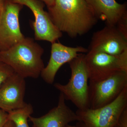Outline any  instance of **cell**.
<instances>
[{
  "label": "cell",
  "mask_w": 127,
  "mask_h": 127,
  "mask_svg": "<svg viewBox=\"0 0 127 127\" xmlns=\"http://www.w3.org/2000/svg\"><path fill=\"white\" fill-rule=\"evenodd\" d=\"M23 6L6 0L0 17V51L8 50L25 38L19 19Z\"/></svg>",
  "instance_id": "ba28073f"
},
{
  "label": "cell",
  "mask_w": 127,
  "mask_h": 127,
  "mask_svg": "<svg viewBox=\"0 0 127 127\" xmlns=\"http://www.w3.org/2000/svg\"><path fill=\"white\" fill-rule=\"evenodd\" d=\"M62 94L60 93L57 105L40 117L30 116L29 119L34 127H65L70 123L79 122L76 112L66 105Z\"/></svg>",
  "instance_id": "4fadbf2b"
},
{
  "label": "cell",
  "mask_w": 127,
  "mask_h": 127,
  "mask_svg": "<svg viewBox=\"0 0 127 127\" xmlns=\"http://www.w3.org/2000/svg\"><path fill=\"white\" fill-rule=\"evenodd\" d=\"M76 127H83L82 126L81 124V123H80V124H78V125H77L76 126Z\"/></svg>",
  "instance_id": "44dd1931"
},
{
  "label": "cell",
  "mask_w": 127,
  "mask_h": 127,
  "mask_svg": "<svg viewBox=\"0 0 127 127\" xmlns=\"http://www.w3.org/2000/svg\"><path fill=\"white\" fill-rule=\"evenodd\" d=\"M44 4L46 5L47 7H50L52 6L54 4L55 0H40Z\"/></svg>",
  "instance_id": "e0dca14e"
},
{
  "label": "cell",
  "mask_w": 127,
  "mask_h": 127,
  "mask_svg": "<svg viewBox=\"0 0 127 127\" xmlns=\"http://www.w3.org/2000/svg\"><path fill=\"white\" fill-rule=\"evenodd\" d=\"M88 85L89 108L101 107L116 100L127 87V71H119L101 80L89 81Z\"/></svg>",
  "instance_id": "5b68a950"
},
{
  "label": "cell",
  "mask_w": 127,
  "mask_h": 127,
  "mask_svg": "<svg viewBox=\"0 0 127 127\" xmlns=\"http://www.w3.org/2000/svg\"><path fill=\"white\" fill-rule=\"evenodd\" d=\"M79 53L68 63L71 71L68 83H56L55 88L61 92L65 100L70 101L79 110L89 108L88 71L85 60V54Z\"/></svg>",
  "instance_id": "3957f363"
},
{
  "label": "cell",
  "mask_w": 127,
  "mask_h": 127,
  "mask_svg": "<svg viewBox=\"0 0 127 127\" xmlns=\"http://www.w3.org/2000/svg\"><path fill=\"white\" fill-rule=\"evenodd\" d=\"M8 120V113L0 109V127H4Z\"/></svg>",
  "instance_id": "2e32d148"
},
{
  "label": "cell",
  "mask_w": 127,
  "mask_h": 127,
  "mask_svg": "<svg viewBox=\"0 0 127 127\" xmlns=\"http://www.w3.org/2000/svg\"><path fill=\"white\" fill-rule=\"evenodd\" d=\"M6 0H0V17L2 14Z\"/></svg>",
  "instance_id": "ac0fdd59"
},
{
  "label": "cell",
  "mask_w": 127,
  "mask_h": 127,
  "mask_svg": "<svg viewBox=\"0 0 127 127\" xmlns=\"http://www.w3.org/2000/svg\"><path fill=\"white\" fill-rule=\"evenodd\" d=\"M65 127H76V126H72V125H67Z\"/></svg>",
  "instance_id": "ffe728a7"
},
{
  "label": "cell",
  "mask_w": 127,
  "mask_h": 127,
  "mask_svg": "<svg viewBox=\"0 0 127 127\" xmlns=\"http://www.w3.org/2000/svg\"><path fill=\"white\" fill-rule=\"evenodd\" d=\"M88 51V49L83 47H71L56 42L52 43L50 60L41 73L42 79L48 84H53L57 73L63 65L68 63L79 53Z\"/></svg>",
  "instance_id": "8fae6325"
},
{
  "label": "cell",
  "mask_w": 127,
  "mask_h": 127,
  "mask_svg": "<svg viewBox=\"0 0 127 127\" xmlns=\"http://www.w3.org/2000/svg\"><path fill=\"white\" fill-rule=\"evenodd\" d=\"M14 72L10 66L0 61V87Z\"/></svg>",
  "instance_id": "9a60e30c"
},
{
  "label": "cell",
  "mask_w": 127,
  "mask_h": 127,
  "mask_svg": "<svg viewBox=\"0 0 127 127\" xmlns=\"http://www.w3.org/2000/svg\"><path fill=\"white\" fill-rule=\"evenodd\" d=\"M122 127V126H120V125H118V124H117V125H116V127Z\"/></svg>",
  "instance_id": "7402d4cb"
},
{
  "label": "cell",
  "mask_w": 127,
  "mask_h": 127,
  "mask_svg": "<svg viewBox=\"0 0 127 127\" xmlns=\"http://www.w3.org/2000/svg\"><path fill=\"white\" fill-rule=\"evenodd\" d=\"M47 8L58 29L72 38L87 34L98 20L87 0H55Z\"/></svg>",
  "instance_id": "6da1fadb"
},
{
  "label": "cell",
  "mask_w": 127,
  "mask_h": 127,
  "mask_svg": "<svg viewBox=\"0 0 127 127\" xmlns=\"http://www.w3.org/2000/svg\"></svg>",
  "instance_id": "603a6c76"
},
{
  "label": "cell",
  "mask_w": 127,
  "mask_h": 127,
  "mask_svg": "<svg viewBox=\"0 0 127 127\" xmlns=\"http://www.w3.org/2000/svg\"><path fill=\"white\" fill-rule=\"evenodd\" d=\"M11 2L27 6L35 17L32 21L34 39L46 41L52 43L62 36V32L53 23L48 12L44 10L45 4L40 0H8Z\"/></svg>",
  "instance_id": "52a82bcc"
},
{
  "label": "cell",
  "mask_w": 127,
  "mask_h": 127,
  "mask_svg": "<svg viewBox=\"0 0 127 127\" xmlns=\"http://www.w3.org/2000/svg\"><path fill=\"white\" fill-rule=\"evenodd\" d=\"M44 49L35 39L25 37L8 50L0 51V61L10 66L24 78H37L45 67L42 57Z\"/></svg>",
  "instance_id": "7a4b0ae2"
},
{
  "label": "cell",
  "mask_w": 127,
  "mask_h": 127,
  "mask_svg": "<svg viewBox=\"0 0 127 127\" xmlns=\"http://www.w3.org/2000/svg\"><path fill=\"white\" fill-rule=\"evenodd\" d=\"M4 127H16L14 123L10 120H8Z\"/></svg>",
  "instance_id": "d6986e66"
},
{
  "label": "cell",
  "mask_w": 127,
  "mask_h": 127,
  "mask_svg": "<svg viewBox=\"0 0 127 127\" xmlns=\"http://www.w3.org/2000/svg\"><path fill=\"white\" fill-rule=\"evenodd\" d=\"M33 112L32 104L26 103L24 107L7 113L8 120L13 122L16 127H30L28 119Z\"/></svg>",
  "instance_id": "5bb4252c"
},
{
  "label": "cell",
  "mask_w": 127,
  "mask_h": 127,
  "mask_svg": "<svg viewBox=\"0 0 127 127\" xmlns=\"http://www.w3.org/2000/svg\"><path fill=\"white\" fill-rule=\"evenodd\" d=\"M98 19L117 28L127 36V4L116 0H87Z\"/></svg>",
  "instance_id": "30bf717a"
},
{
  "label": "cell",
  "mask_w": 127,
  "mask_h": 127,
  "mask_svg": "<svg viewBox=\"0 0 127 127\" xmlns=\"http://www.w3.org/2000/svg\"><path fill=\"white\" fill-rule=\"evenodd\" d=\"M88 51L118 55L127 50V37L115 26H107L94 33Z\"/></svg>",
  "instance_id": "9c48e42d"
},
{
  "label": "cell",
  "mask_w": 127,
  "mask_h": 127,
  "mask_svg": "<svg viewBox=\"0 0 127 127\" xmlns=\"http://www.w3.org/2000/svg\"><path fill=\"white\" fill-rule=\"evenodd\" d=\"M127 107V87L112 102L96 109H78L76 113L83 127H115Z\"/></svg>",
  "instance_id": "277c9868"
},
{
  "label": "cell",
  "mask_w": 127,
  "mask_h": 127,
  "mask_svg": "<svg viewBox=\"0 0 127 127\" xmlns=\"http://www.w3.org/2000/svg\"><path fill=\"white\" fill-rule=\"evenodd\" d=\"M85 60L89 81L104 79L120 71H127V50L118 55L88 51Z\"/></svg>",
  "instance_id": "8992f818"
},
{
  "label": "cell",
  "mask_w": 127,
  "mask_h": 127,
  "mask_svg": "<svg viewBox=\"0 0 127 127\" xmlns=\"http://www.w3.org/2000/svg\"><path fill=\"white\" fill-rule=\"evenodd\" d=\"M25 78L14 72L0 87V109L9 112L25 106Z\"/></svg>",
  "instance_id": "7c38bea8"
}]
</instances>
